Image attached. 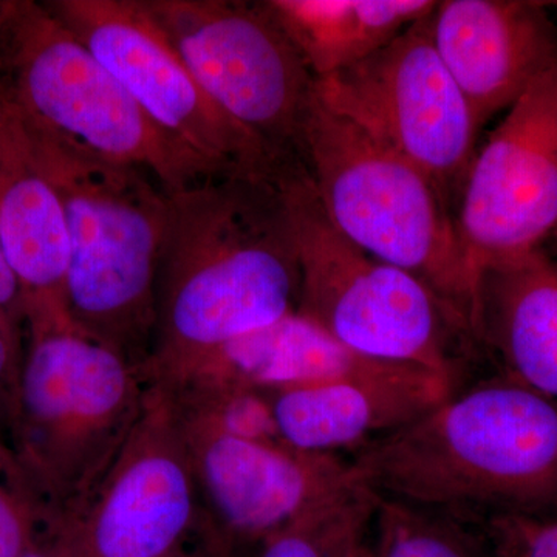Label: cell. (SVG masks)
I'll use <instances>...</instances> for the list:
<instances>
[{"mask_svg":"<svg viewBox=\"0 0 557 557\" xmlns=\"http://www.w3.org/2000/svg\"><path fill=\"white\" fill-rule=\"evenodd\" d=\"M284 164L215 172L170 194L150 381L298 311V247L278 180Z\"/></svg>","mask_w":557,"mask_h":557,"instance_id":"6da1fadb","label":"cell"},{"mask_svg":"<svg viewBox=\"0 0 557 557\" xmlns=\"http://www.w3.org/2000/svg\"><path fill=\"white\" fill-rule=\"evenodd\" d=\"M347 457L380 497L456 519L557 515V399L500 375Z\"/></svg>","mask_w":557,"mask_h":557,"instance_id":"7a4b0ae2","label":"cell"},{"mask_svg":"<svg viewBox=\"0 0 557 557\" xmlns=\"http://www.w3.org/2000/svg\"><path fill=\"white\" fill-rule=\"evenodd\" d=\"M25 120L64 209L69 317L87 335L145 369L156 339L170 193L149 172L104 159L27 115Z\"/></svg>","mask_w":557,"mask_h":557,"instance_id":"3957f363","label":"cell"},{"mask_svg":"<svg viewBox=\"0 0 557 557\" xmlns=\"http://www.w3.org/2000/svg\"><path fill=\"white\" fill-rule=\"evenodd\" d=\"M25 318L9 443L54 504L79 516L137 426L152 381L64 307L28 306Z\"/></svg>","mask_w":557,"mask_h":557,"instance_id":"277c9868","label":"cell"},{"mask_svg":"<svg viewBox=\"0 0 557 557\" xmlns=\"http://www.w3.org/2000/svg\"><path fill=\"white\" fill-rule=\"evenodd\" d=\"M302 161L335 228L424 282L472 339L475 285L458 245L456 215L437 186L317 91L304 123Z\"/></svg>","mask_w":557,"mask_h":557,"instance_id":"5b68a950","label":"cell"},{"mask_svg":"<svg viewBox=\"0 0 557 557\" xmlns=\"http://www.w3.org/2000/svg\"><path fill=\"white\" fill-rule=\"evenodd\" d=\"M300 263L298 313L343 346L460 383L480 357L468 330L420 278L373 258L330 222L302 160L278 174Z\"/></svg>","mask_w":557,"mask_h":557,"instance_id":"8992f818","label":"cell"},{"mask_svg":"<svg viewBox=\"0 0 557 557\" xmlns=\"http://www.w3.org/2000/svg\"><path fill=\"white\" fill-rule=\"evenodd\" d=\"M0 86L17 108L104 159L177 193L218 170L153 123L86 44L36 0H5Z\"/></svg>","mask_w":557,"mask_h":557,"instance_id":"52a82bcc","label":"cell"},{"mask_svg":"<svg viewBox=\"0 0 557 557\" xmlns=\"http://www.w3.org/2000/svg\"><path fill=\"white\" fill-rule=\"evenodd\" d=\"M145 5L209 100L274 156L302 160L317 79L260 2Z\"/></svg>","mask_w":557,"mask_h":557,"instance_id":"ba28073f","label":"cell"},{"mask_svg":"<svg viewBox=\"0 0 557 557\" xmlns=\"http://www.w3.org/2000/svg\"><path fill=\"white\" fill-rule=\"evenodd\" d=\"M429 16L364 61L317 79L314 91L423 172L456 215L480 126L438 57Z\"/></svg>","mask_w":557,"mask_h":557,"instance_id":"9c48e42d","label":"cell"},{"mask_svg":"<svg viewBox=\"0 0 557 557\" xmlns=\"http://www.w3.org/2000/svg\"><path fill=\"white\" fill-rule=\"evenodd\" d=\"M129 91L139 108L218 170H276L285 160L214 104L145 0H44Z\"/></svg>","mask_w":557,"mask_h":557,"instance_id":"30bf717a","label":"cell"},{"mask_svg":"<svg viewBox=\"0 0 557 557\" xmlns=\"http://www.w3.org/2000/svg\"><path fill=\"white\" fill-rule=\"evenodd\" d=\"M461 256L486 267L545 248L557 231V67L508 110L475 153L456 208Z\"/></svg>","mask_w":557,"mask_h":557,"instance_id":"8fae6325","label":"cell"},{"mask_svg":"<svg viewBox=\"0 0 557 557\" xmlns=\"http://www.w3.org/2000/svg\"><path fill=\"white\" fill-rule=\"evenodd\" d=\"M78 520L86 557H164L211 522L163 388L152 383L137 426Z\"/></svg>","mask_w":557,"mask_h":557,"instance_id":"7c38bea8","label":"cell"},{"mask_svg":"<svg viewBox=\"0 0 557 557\" xmlns=\"http://www.w3.org/2000/svg\"><path fill=\"white\" fill-rule=\"evenodd\" d=\"M178 418L205 511L242 553L258 548L355 478L347 456L236 437Z\"/></svg>","mask_w":557,"mask_h":557,"instance_id":"4fadbf2b","label":"cell"},{"mask_svg":"<svg viewBox=\"0 0 557 557\" xmlns=\"http://www.w3.org/2000/svg\"><path fill=\"white\" fill-rule=\"evenodd\" d=\"M548 5L534 0H443L429 16L438 57L480 127L557 67V28Z\"/></svg>","mask_w":557,"mask_h":557,"instance_id":"5bb4252c","label":"cell"},{"mask_svg":"<svg viewBox=\"0 0 557 557\" xmlns=\"http://www.w3.org/2000/svg\"><path fill=\"white\" fill-rule=\"evenodd\" d=\"M457 391L443 373L408 364L373 379L262 392L289 446L350 456L413 423Z\"/></svg>","mask_w":557,"mask_h":557,"instance_id":"9a60e30c","label":"cell"},{"mask_svg":"<svg viewBox=\"0 0 557 557\" xmlns=\"http://www.w3.org/2000/svg\"><path fill=\"white\" fill-rule=\"evenodd\" d=\"M406 366L364 357L302 314H287L190 359L152 381L160 386H226L270 391L373 379Z\"/></svg>","mask_w":557,"mask_h":557,"instance_id":"2e32d148","label":"cell"},{"mask_svg":"<svg viewBox=\"0 0 557 557\" xmlns=\"http://www.w3.org/2000/svg\"><path fill=\"white\" fill-rule=\"evenodd\" d=\"M472 339L497 375L557 399V260L545 248L486 267Z\"/></svg>","mask_w":557,"mask_h":557,"instance_id":"e0dca14e","label":"cell"},{"mask_svg":"<svg viewBox=\"0 0 557 557\" xmlns=\"http://www.w3.org/2000/svg\"><path fill=\"white\" fill-rule=\"evenodd\" d=\"M0 240L27 307H65L69 237L64 209L40 164L24 113L2 86Z\"/></svg>","mask_w":557,"mask_h":557,"instance_id":"ac0fdd59","label":"cell"},{"mask_svg":"<svg viewBox=\"0 0 557 557\" xmlns=\"http://www.w3.org/2000/svg\"><path fill=\"white\" fill-rule=\"evenodd\" d=\"M314 79L364 61L435 9L432 0H262Z\"/></svg>","mask_w":557,"mask_h":557,"instance_id":"d6986e66","label":"cell"},{"mask_svg":"<svg viewBox=\"0 0 557 557\" xmlns=\"http://www.w3.org/2000/svg\"><path fill=\"white\" fill-rule=\"evenodd\" d=\"M381 497L355 478L256 548V557H364Z\"/></svg>","mask_w":557,"mask_h":557,"instance_id":"ffe728a7","label":"cell"},{"mask_svg":"<svg viewBox=\"0 0 557 557\" xmlns=\"http://www.w3.org/2000/svg\"><path fill=\"white\" fill-rule=\"evenodd\" d=\"M370 549L373 557H486L478 539L460 520L384 497Z\"/></svg>","mask_w":557,"mask_h":557,"instance_id":"44dd1931","label":"cell"},{"mask_svg":"<svg viewBox=\"0 0 557 557\" xmlns=\"http://www.w3.org/2000/svg\"><path fill=\"white\" fill-rule=\"evenodd\" d=\"M0 437V557H22L69 518Z\"/></svg>","mask_w":557,"mask_h":557,"instance_id":"7402d4cb","label":"cell"},{"mask_svg":"<svg viewBox=\"0 0 557 557\" xmlns=\"http://www.w3.org/2000/svg\"><path fill=\"white\" fill-rule=\"evenodd\" d=\"M458 520L471 530L486 557H557V515L505 512Z\"/></svg>","mask_w":557,"mask_h":557,"instance_id":"603a6c76","label":"cell"},{"mask_svg":"<svg viewBox=\"0 0 557 557\" xmlns=\"http://www.w3.org/2000/svg\"><path fill=\"white\" fill-rule=\"evenodd\" d=\"M27 298L0 240V324L24 348Z\"/></svg>","mask_w":557,"mask_h":557,"instance_id":"cb8c5ba5","label":"cell"},{"mask_svg":"<svg viewBox=\"0 0 557 557\" xmlns=\"http://www.w3.org/2000/svg\"><path fill=\"white\" fill-rule=\"evenodd\" d=\"M22 348L0 324V437L9 442L11 421L16 408Z\"/></svg>","mask_w":557,"mask_h":557,"instance_id":"d4e9b609","label":"cell"},{"mask_svg":"<svg viewBox=\"0 0 557 557\" xmlns=\"http://www.w3.org/2000/svg\"><path fill=\"white\" fill-rule=\"evenodd\" d=\"M22 557H86L79 520L69 516Z\"/></svg>","mask_w":557,"mask_h":557,"instance_id":"484cf974","label":"cell"},{"mask_svg":"<svg viewBox=\"0 0 557 557\" xmlns=\"http://www.w3.org/2000/svg\"><path fill=\"white\" fill-rule=\"evenodd\" d=\"M164 557H242V552L209 522L186 544Z\"/></svg>","mask_w":557,"mask_h":557,"instance_id":"4316f807","label":"cell"},{"mask_svg":"<svg viewBox=\"0 0 557 557\" xmlns=\"http://www.w3.org/2000/svg\"><path fill=\"white\" fill-rule=\"evenodd\" d=\"M3 9H5V0H0V24H2Z\"/></svg>","mask_w":557,"mask_h":557,"instance_id":"83f0119b","label":"cell"},{"mask_svg":"<svg viewBox=\"0 0 557 557\" xmlns=\"http://www.w3.org/2000/svg\"><path fill=\"white\" fill-rule=\"evenodd\" d=\"M370 544H372V542H370ZM364 557H373L372 556V549L369 548L368 555H366Z\"/></svg>","mask_w":557,"mask_h":557,"instance_id":"f1b7e54d","label":"cell"},{"mask_svg":"<svg viewBox=\"0 0 557 557\" xmlns=\"http://www.w3.org/2000/svg\"><path fill=\"white\" fill-rule=\"evenodd\" d=\"M553 239H557V231H556L555 236H553Z\"/></svg>","mask_w":557,"mask_h":557,"instance_id":"f546056e","label":"cell"}]
</instances>
